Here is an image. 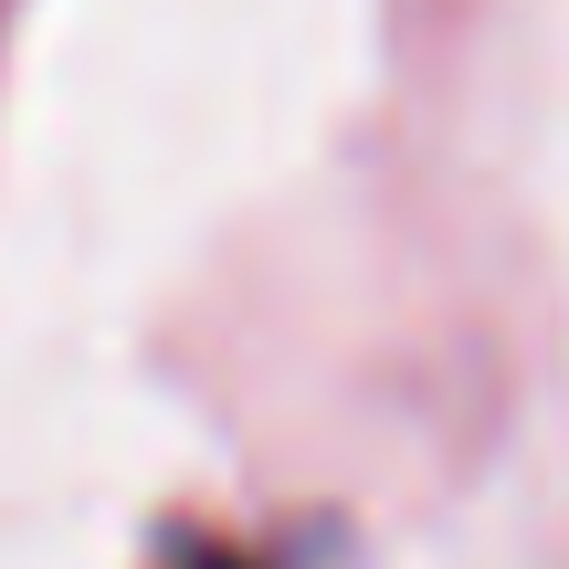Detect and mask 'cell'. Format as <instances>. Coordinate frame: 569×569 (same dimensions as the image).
<instances>
[{"instance_id":"1","label":"cell","mask_w":569,"mask_h":569,"mask_svg":"<svg viewBox=\"0 0 569 569\" xmlns=\"http://www.w3.org/2000/svg\"><path fill=\"white\" fill-rule=\"evenodd\" d=\"M190 569H243V559H222V549H211V559H190Z\"/></svg>"}]
</instances>
